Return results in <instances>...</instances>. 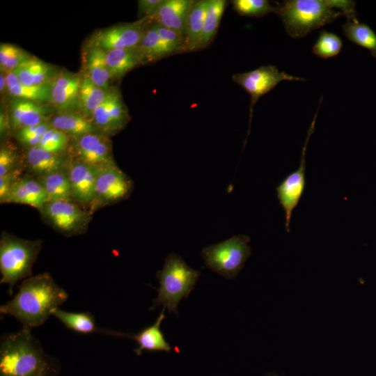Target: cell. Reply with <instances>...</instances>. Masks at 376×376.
<instances>
[{
    "mask_svg": "<svg viewBox=\"0 0 376 376\" xmlns=\"http://www.w3.org/2000/svg\"><path fill=\"white\" fill-rule=\"evenodd\" d=\"M68 298L66 291L45 272L25 279L13 298L0 306V313L31 329L43 324Z\"/></svg>",
    "mask_w": 376,
    "mask_h": 376,
    "instance_id": "1",
    "label": "cell"
},
{
    "mask_svg": "<svg viewBox=\"0 0 376 376\" xmlns=\"http://www.w3.org/2000/svg\"><path fill=\"white\" fill-rule=\"evenodd\" d=\"M31 329L4 335L0 343V376H56L58 361L47 355Z\"/></svg>",
    "mask_w": 376,
    "mask_h": 376,
    "instance_id": "2",
    "label": "cell"
},
{
    "mask_svg": "<svg viewBox=\"0 0 376 376\" xmlns=\"http://www.w3.org/2000/svg\"><path fill=\"white\" fill-rule=\"evenodd\" d=\"M276 13L281 17L288 34L293 38L333 22L344 13L334 7V0H285L277 4Z\"/></svg>",
    "mask_w": 376,
    "mask_h": 376,
    "instance_id": "3",
    "label": "cell"
},
{
    "mask_svg": "<svg viewBox=\"0 0 376 376\" xmlns=\"http://www.w3.org/2000/svg\"><path fill=\"white\" fill-rule=\"evenodd\" d=\"M41 240H28L6 231L0 237V283L8 285L12 295L13 288L20 280L32 274V267L42 249Z\"/></svg>",
    "mask_w": 376,
    "mask_h": 376,
    "instance_id": "4",
    "label": "cell"
},
{
    "mask_svg": "<svg viewBox=\"0 0 376 376\" xmlns=\"http://www.w3.org/2000/svg\"><path fill=\"white\" fill-rule=\"evenodd\" d=\"M200 272L189 267L180 256L170 253L165 259L162 270L157 272L159 282L157 297L153 299V310L160 305L178 315V305L182 298H187L193 290Z\"/></svg>",
    "mask_w": 376,
    "mask_h": 376,
    "instance_id": "5",
    "label": "cell"
},
{
    "mask_svg": "<svg viewBox=\"0 0 376 376\" xmlns=\"http://www.w3.org/2000/svg\"><path fill=\"white\" fill-rule=\"evenodd\" d=\"M249 241V236L238 235L205 246L201 252L205 265L226 279L235 278L251 254V248L248 244Z\"/></svg>",
    "mask_w": 376,
    "mask_h": 376,
    "instance_id": "6",
    "label": "cell"
},
{
    "mask_svg": "<svg viewBox=\"0 0 376 376\" xmlns=\"http://www.w3.org/2000/svg\"><path fill=\"white\" fill-rule=\"evenodd\" d=\"M39 212L47 224L66 237L85 233L93 214L88 209L70 200L47 201Z\"/></svg>",
    "mask_w": 376,
    "mask_h": 376,
    "instance_id": "7",
    "label": "cell"
},
{
    "mask_svg": "<svg viewBox=\"0 0 376 376\" xmlns=\"http://www.w3.org/2000/svg\"><path fill=\"white\" fill-rule=\"evenodd\" d=\"M134 183L115 162L97 166L94 200L89 207L93 214L102 207L127 198Z\"/></svg>",
    "mask_w": 376,
    "mask_h": 376,
    "instance_id": "8",
    "label": "cell"
},
{
    "mask_svg": "<svg viewBox=\"0 0 376 376\" xmlns=\"http://www.w3.org/2000/svg\"><path fill=\"white\" fill-rule=\"evenodd\" d=\"M232 79L251 95L250 122L253 108L258 99L282 81H304L305 79L280 72L272 65H263L251 71L233 75Z\"/></svg>",
    "mask_w": 376,
    "mask_h": 376,
    "instance_id": "9",
    "label": "cell"
},
{
    "mask_svg": "<svg viewBox=\"0 0 376 376\" xmlns=\"http://www.w3.org/2000/svg\"><path fill=\"white\" fill-rule=\"evenodd\" d=\"M150 22L148 17H143L134 23L102 29L92 36L88 47H97L105 52L135 48L139 45L143 31Z\"/></svg>",
    "mask_w": 376,
    "mask_h": 376,
    "instance_id": "10",
    "label": "cell"
},
{
    "mask_svg": "<svg viewBox=\"0 0 376 376\" xmlns=\"http://www.w3.org/2000/svg\"><path fill=\"white\" fill-rule=\"evenodd\" d=\"M317 115L318 111L315 114L308 130L307 136L302 148L300 164L298 169L288 175L276 189L278 200L285 212V226L288 232H290V223L292 211L299 204L305 190V157L308 140L313 133Z\"/></svg>",
    "mask_w": 376,
    "mask_h": 376,
    "instance_id": "11",
    "label": "cell"
},
{
    "mask_svg": "<svg viewBox=\"0 0 376 376\" xmlns=\"http://www.w3.org/2000/svg\"><path fill=\"white\" fill-rule=\"evenodd\" d=\"M68 153L72 159L93 166L115 162L109 136L100 132L70 138Z\"/></svg>",
    "mask_w": 376,
    "mask_h": 376,
    "instance_id": "12",
    "label": "cell"
},
{
    "mask_svg": "<svg viewBox=\"0 0 376 376\" xmlns=\"http://www.w3.org/2000/svg\"><path fill=\"white\" fill-rule=\"evenodd\" d=\"M67 169L73 200L81 205H87L89 210L95 197L97 166L70 157Z\"/></svg>",
    "mask_w": 376,
    "mask_h": 376,
    "instance_id": "13",
    "label": "cell"
},
{
    "mask_svg": "<svg viewBox=\"0 0 376 376\" xmlns=\"http://www.w3.org/2000/svg\"><path fill=\"white\" fill-rule=\"evenodd\" d=\"M82 77L61 72L51 81V102L59 113L75 112L79 109V94Z\"/></svg>",
    "mask_w": 376,
    "mask_h": 376,
    "instance_id": "14",
    "label": "cell"
},
{
    "mask_svg": "<svg viewBox=\"0 0 376 376\" xmlns=\"http://www.w3.org/2000/svg\"><path fill=\"white\" fill-rule=\"evenodd\" d=\"M10 103L8 116L11 132L51 120L50 110L42 104L16 97Z\"/></svg>",
    "mask_w": 376,
    "mask_h": 376,
    "instance_id": "15",
    "label": "cell"
},
{
    "mask_svg": "<svg viewBox=\"0 0 376 376\" xmlns=\"http://www.w3.org/2000/svg\"><path fill=\"white\" fill-rule=\"evenodd\" d=\"M23 156L26 172L36 178L66 169L70 159L68 153H52L39 146L26 149Z\"/></svg>",
    "mask_w": 376,
    "mask_h": 376,
    "instance_id": "16",
    "label": "cell"
},
{
    "mask_svg": "<svg viewBox=\"0 0 376 376\" xmlns=\"http://www.w3.org/2000/svg\"><path fill=\"white\" fill-rule=\"evenodd\" d=\"M47 201V193L40 182L26 172L13 185L4 203L28 205L40 210Z\"/></svg>",
    "mask_w": 376,
    "mask_h": 376,
    "instance_id": "17",
    "label": "cell"
},
{
    "mask_svg": "<svg viewBox=\"0 0 376 376\" xmlns=\"http://www.w3.org/2000/svg\"><path fill=\"white\" fill-rule=\"evenodd\" d=\"M194 2L193 0H162L148 18L150 22L175 30L184 36L186 19Z\"/></svg>",
    "mask_w": 376,
    "mask_h": 376,
    "instance_id": "18",
    "label": "cell"
},
{
    "mask_svg": "<svg viewBox=\"0 0 376 376\" xmlns=\"http://www.w3.org/2000/svg\"><path fill=\"white\" fill-rule=\"evenodd\" d=\"M165 308H163L156 322L151 326L147 327L137 334H129L117 332L116 336L128 337L134 340L139 345V347L134 352L140 356L143 350L147 351H164L169 352L171 347L166 342L164 334L161 331L160 325L166 318Z\"/></svg>",
    "mask_w": 376,
    "mask_h": 376,
    "instance_id": "19",
    "label": "cell"
},
{
    "mask_svg": "<svg viewBox=\"0 0 376 376\" xmlns=\"http://www.w3.org/2000/svg\"><path fill=\"white\" fill-rule=\"evenodd\" d=\"M209 0L194 1L185 25L184 38L186 52L201 49V41L204 20Z\"/></svg>",
    "mask_w": 376,
    "mask_h": 376,
    "instance_id": "20",
    "label": "cell"
},
{
    "mask_svg": "<svg viewBox=\"0 0 376 376\" xmlns=\"http://www.w3.org/2000/svg\"><path fill=\"white\" fill-rule=\"evenodd\" d=\"M21 84L40 86L50 83L56 76L54 67L37 58H31L13 70Z\"/></svg>",
    "mask_w": 376,
    "mask_h": 376,
    "instance_id": "21",
    "label": "cell"
},
{
    "mask_svg": "<svg viewBox=\"0 0 376 376\" xmlns=\"http://www.w3.org/2000/svg\"><path fill=\"white\" fill-rule=\"evenodd\" d=\"M50 123L52 127L64 132L70 138L100 132L89 118L78 112L58 113L51 118Z\"/></svg>",
    "mask_w": 376,
    "mask_h": 376,
    "instance_id": "22",
    "label": "cell"
},
{
    "mask_svg": "<svg viewBox=\"0 0 376 376\" xmlns=\"http://www.w3.org/2000/svg\"><path fill=\"white\" fill-rule=\"evenodd\" d=\"M106 62L111 79H118L129 71L143 65L138 47L106 52Z\"/></svg>",
    "mask_w": 376,
    "mask_h": 376,
    "instance_id": "23",
    "label": "cell"
},
{
    "mask_svg": "<svg viewBox=\"0 0 376 376\" xmlns=\"http://www.w3.org/2000/svg\"><path fill=\"white\" fill-rule=\"evenodd\" d=\"M86 57V75L98 87L106 91L110 89L111 74L106 62V52L94 47H88Z\"/></svg>",
    "mask_w": 376,
    "mask_h": 376,
    "instance_id": "24",
    "label": "cell"
},
{
    "mask_svg": "<svg viewBox=\"0 0 376 376\" xmlns=\"http://www.w3.org/2000/svg\"><path fill=\"white\" fill-rule=\"evenodd\" d=\"M52 315L59 320L68 329L75 332L88 334L93 332H101L114 336L115 331L98 328L95 324V318L90 312L72 313L56 309Z\"/></svg>",
    "mask_w": 376,
    "mask_h": 376,
    "instance_id": "25",
    "label": "cell"
},
{
    "mask_svg": "<svg viewBox=\"0 0 376 376\" xmlns=\"http://www.w3.org/2000/svg\"><path fill=\"white\" fill-rule=\"evenodd\" d=\"M138 49L143 64L152 63L169 56L154 23L146 27Z\"/></svg>",
    "mask_w": 376,
    "mask_h": 376,
    "instance_id": "26",
    "label": "cell"
},
{
    "mask_svg": "<svg viewBox=\"0 0 376 376\" xmlns=\"http://www.w3.org/2000/svg\"><path fill=\"white\" fill-rule=\"evenodd\" d=\"M67 168L36 178L43 186L48 201H74Z\"/></svg>",
    "mask_w": 376,
    "mask_h": 376,
    "instance_id": "27",
    "label": "cell"
},
{
    "mask_svg": "<svg viewBox=\"0 0 376 376\" xmlns=\"http://www.w3.org/2000/svg\"><path fill=\"white\" fill-rule=\"evenodd\" d=\"M107 93L108 91L97 86L86 75H84L79 94L80 113L91 120L93 113L105 100Z\"/></svg>",
    "mask_w": 376,
    "mask_h": 376,
    "instance_id": "28",
    "label": "cell"
},
{
    "mask_svg": "<svg viewBox=\"0 0 376 376\" xmlns=\"http://www.w3.org/2000/svg\"><path fill=\"white\" fill-rule=\"evenodd\" d=\"M343 29L349 40L368 49L376 58V34L368 25L354 18L347 19L343 25Z\"/></svg>",
    "mask_w": 376,
    "mask_h": 376,
    "instance_id": "29",
    "label": "cell"
},
{
    "mask_svg": "<svg viewBox=\"0 0 376 376\" xmlns=\"http://www.w3.org/2000/svg\"><path fill=\"white\" fill-rule=\"evenodd\" d=\"M226 4L225 0H209L202 32L201 49L207 47L214 38Z\"/></svg>",
    "mask_w": 376,
    "mask_h": 376,
    "instance_id": "30",
    "label": "cell"
},
{
    "mask_svg": "<svg viewBox=\"0 0 376 376\" xmlns=\"http://www.w3.org/2000/svg\"><path fill=\"white\" fill-rule=\"evenodd\" d=\"M6 92L13 97L31 100L42 104L51 102V82L40 86H26L19 83L7 88Z\"/></svg>",
    "mask_w": 376,
    "mask_h": 376,
    "instance_id": "31",
    "label": "cell"
},
{
    "mask_svg": "<svg viewBox=\"0 0 376 376\" xmlns=\"http://www.w3.org/2000/svg\"><path fill=\"white\" fill-rule=\"evenodd\" d=\"M342 47L343 42L338 36L323 30L313 47V52L317 56L327 59L337 56Z\"/></svg>",
    "mask_w": 376,
    "mask_h": 376,
    "instance_id": "32",
    "label": "cell"
},
{
    "mask_svg": "<svg viewBox=\"0 0 376 376\" xmlns=\"http://www.w3.org/2000/svg\"><path fill=\"white\" fill-rule=\"evenodd\" d=\"M32 56L22 48L8 43L0 45V65L1 70L13 71Z\"/></svg>",
    "mask_w": 376,
    "mask_h": 376,
    "instance_id": "33",
    "label": "cell"
},
{
    "mask_svg": "<svg viewBox=\"0 0 376 376\" xmlns=\"http://www.w3.org/2000/svg\"><path fill=\"white\" fill-rule=\"evenodd\" d=\"M70 137L64 132L50 127L42 136L38 146L56 154L68 153Z\"/></svg>",
    "mask_w": 376,
    "mask_h": 376,
    "instance_id": "34",
    "label": "cell"
},
{
    "mask_svg": "<svg viewBox=\"0 0 376 376\" xmlns=\"http://www.w3.org/2000/svg\"><path fill=\"white\" fill-rule=\"evenodd\" d=\"M232 3L238 14L249 17H263L272 12L276 13V9L266 0H234Z\"/></svg>",
    "mask_w": 376,
    "mask_h": 376,
    "instance_id": "35",
    "label": "cell"
},
{
    "mask_svg": "<svg viewBox=\"0 0 376 376\" xmlns=\"http://www.w3.org/2000/svg\"><path fill=\"white\" fill-rule=\"evenodd\" d=\"M52 127L50 120L26 127L15 132V136L17 141L26 149L38 146L45 132Z\"/></svg>",
    "mask_w": 376,
    "mask_h": 376,
    "instance_id": "36",
    "label": "cell"
},
{
    "mask_svg": "<svg viewBox=\"0 0 376 376\" xmlns=\"http://www.w3.org/2000/svg\"><path fill=\"white\" fill-rule=\"evenodd\" d=\"M22 168L25 169L23 154H20L12 146L6 144L1 146L0 149V176Z\"/></svg>",
    "mask_w": 376,
    "mask_h": 376,
    "instance_id": "37",
    "label": "cell"
},
{
    "mask_svg": "<svg viewBox=\"0 0 376 376\" xmlns=\"http://www.w3.org/2000/svg\"><path fill=\"white\" fill-rule=\"evenodd\" d=\"M169 56L186 53L184 36L179 32L154 23Z\"/></svg>",
    "mask_w": 376,
    "mask_h": 376,
    "instance_id": "38",
    "label": "cell"
},
{
    "mask_svg": "<svg viewBox=\"0 0 376 376\" xmlns=\"http://www.w3.org/2000/svg\"><path fill=\"white\" fill-rule=\"evenodd\" d=\"M24 168L19 169L0 176V203H4L10 189L15 182L25 173Z\"/></svg>",
    "mask_w": 376,
    "mask_h": 376,
    "instance_id": "39",
    "label": "cell"
},
{
    "mask_svg": "<svg viewBox=\"0 0 376 376\" xmlns=\"http://www.w3.org/2000/svg\"><path fill=\"white\" fill-rule=\"evenodd\" d=\"M162 0H139V15L143 17H150L158 8Z\"/></svg>",
    "mask_w": 376,
    "mask_h": 376,
    "instance_id": "40",
    "label": "cell"
},
{
    "mask_svg": "<svg viewBox=\"0 0 376 376\" xmlns=\"http://www.w3.org/2000/svg\"><path fill=\"white\" fill-rule=\"evenodd\" d=\"M10 131L9 116L5 112L4 109H1L0 112V136L1 139H4L6 136Z\"/></svg>",
    "mask_w": 376,
    "mask_h": 376,
    "instance_id": "41",
    "label": "cell"
},
{
    "mask_svg": "<svg viewBox=\"0 0 376 376\" xmlns=\"http://www.w3.org/2000/svg\"><path fill=\"white\" fill-rule=\"evenodd\" d=\"M0 91L1 93L6 91V77L3 73L0 75Z\"/></svg>",
    "mask_w": 376,
    "mask_h": 376,
    "instance_id": "42",
    "label": "cell"
}]
</instances>
